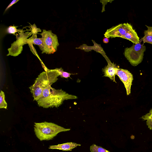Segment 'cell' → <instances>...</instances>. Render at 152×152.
Returning a JSON list of instances; mask_svg holds the SVG:
<instances>
[{"mask_svg": "<svg viewBox=\"0 0 152 152\" xmlns=\"http://www.w3.org/2000/svg\"><path fill=\"white\" fill-rule=\"evenodd\" d=\"M77 98L76 96L69 94L61 89H56L49 86L43 89L41 96L37 102L39 106L43 108L58 107L65 100Z\"/></svg>", "mask_w": 152, "mask_h": 152, "instance_id": "1", "label": "cell"}, {"mask_svg": "<svg viewBox=\"0 0 152 152\" xmlns=\"http://www.w3.org/2000/svg\"><path fill=\"white\" fill-rule=\"evenodd\" d=\"M59 76V72L57 68L48 69L40 74L34 83L29 87L34 98L33 101H37L41 96L43 89L56 82Z\"/></svg>", "mask_w": 152, "mask_h": 152, "instance_id": "2", "label": "cell"}, {"mask_svg": "<svg viewBox=\"0 0 152 152\" xmlns=\"http://www.w3.org/2000/svg\"><path fill=\"white\" fill-rule=\"evenodd\" d=\"M34 129L36 137L41 141L52 139L59 132L70 130V129H65L54 123L46 121L34 123Z\"/></svg>", "mask_w": 152, "mask_h": 152, "instance_id": "3", "label": "cell"}, {"mask_svg": "<svg viewBox=\"0 0 152 152\" xmlns=\"http://www.w3.org/2000/svg\"><path fill=\"white\" fill-rule=\"evenodd\" d=\"M142 41V38L139 42L137 44H133L130 48L125 49L124 54L131 64L135 66L141 62L143 60L144 53L146 50V47L144 44H141Z\"/></svg>", "mask_w": 152, "mask_h": 152, "instance_id": "4", "label": "cell"}, {"mask_svg": "<svg viewBox=\"0 0 152 152\" xmlns=\"http://www.w3.org/2000/svg\"><path fill=\"white\" fill-rule=\"evenodd\" d=\"M42 36L43 48L42 53L51 54L56 51L59 45L57 36L53 34L51 30L43 29L40 34Z\"/></svg>", "mask_w": 152, "mask_h": 152, "instance_id": "5", "label": "cell"}, {"mask_svg": "<svg viewBox=\"0 0 152 152\" xmlns=\"http://www.w3.org/2000/svg\"><path fill=\"white\" fill-rule=\"evenodd\" d=\"M133 28L131 24L128 23L119 24L108 29L104 34L105 37L121 38L128 31Z\"/></svg>", "mask_w": 152, "mask_h": 152, "instance_id": "6", "label": "cell"}, {"mask_svg": "<svg viewBox=\"0 0 152 152\" xmlns=\"http://www.w3.org/2000/svg\"><path fill=\"white\" fill-rule=\"evenodd\" d=\"M116 74L124 83L126 89L127 95L131 93V88L133 80L132 75L127 70L118 68Z\"/></svg>", "mask_w": 152, "mask_h": 152, "instance_id": "7", "label": "cell"}, {"mask_svg": "<svg viewBox=\"0 0 152 152\" xmlns=\"http://www.w3.org/2000/svg\"><path fill=\"white\" fill-rule=\"evenodd\" d=\"M105 58L107 61L108 64L102 69L104 76L109 77L113 82L116 83L115 77L116 75V71L118 67L114 63H112L107 57Z\"/></svg>", "mask_w": 152, "mask_h": 152, "instance_id": "8", "label": "cell"}, {"mask_svg": "<svg viewBox=\"0 0 152 152\" xmlns=\"http://www.w3.org/2000/svg\"><path fill=\"white\" fill-rule=\"evenodd\" d=\"M24 45L20 41L16 39L15 41L11 44V47L8 49L9 53L7 56H18L21 53L23 50V46Z\"/></svg>", "mask_w": 152, "mask_h": 152, "instance_id": "9", "label": "cell"}, {"mask_svg": "<svg viewBox=\"0 0 152 152\" xmlns=\"http://www.w3.org/2000/svg\"><path fill=\"white\" fill-rule=\"evenodd\" d=\"M92 40L94 44V45L93 46H88L86 44H83L80 45L79 47L76 48L80 49L87 52L90 51L92 50H93L96 52L101 53L105 58L107 56L105 55V53L103 50V48L101 47L100 45L96 43L94 41Z\"/></svg>", "mask_w": 152, "mask_h": 152, "instance_id": "10", "label": "cell"}, {"mask_svg": "<svg viewBox=\"0 0 152 152\" xmlns=\"http://www.w3.org/2000/svg\"><path fill=\"white\" fill-rule=\"evenodd\" d=\"M81 145L80 144L75 142H68L55 145L50 146L49 149H56L64 151H71L77 146Z\"/></svg>", "mask_w": 152, "mask_h": 152, "instance_id": "11", "label": "cell"}, {"mask_svg": "<svg viewBox=\"0 0 152 152\" xmlns=\"http://www.w3.org/2000/svg\"><path fill=\"white\" fill-rule=\"evenodd\" d=\"M121 38L127 39L135 44L139 43L140 41L139 37L133 28L126 33Z\"/></svg>", "mask_w": 152, "mask_h": 152, "instance_id": "12", "label": "cell"}, {"mask_svg": "<svg viewBox=\"0 0 152 152\" xmlns=\"http://www.w3.org/2000/svg\"><path fill=\"white\" fill-rule=\"evenodd\" d=\"M29 45L34 44L38 45L41 50H43V46L42 38H37V34H33L28 39Z\"/></svg>", "mask_w": 152, "mask_h": 152, "instance_id": "13", "label": "cell"}, {"mask_svg": "<svg viewBox=\"0 0 152 152\" xmlns=\"http://www.w3.org/2000/svg\"><path fill=\"white\" fill-rule=\"evenodd\" d=\"M147 30L144 31V36L142 38L143 43H148L152 44V26L145 25Z\"/></svg>", "mask_w": 152, "mask_h": 152, "instance_id": "14", "label": "cell"}, {"mask_svg": "<svg viewBox=\"0 0 152 152\" xmlns=\"http://www.w3.org/2000/svg\"><path fill=\"white\" fill-rule=\"evenodd\" d=\"M24 31L20 32L19 34H17L16 38L17 39L19 40L22 42L24 45L26 44H29L28 39H27V38L31 35L30 34V32L27 31L24 33Z\"/></svg>", "mask_w": 152, "mask_h": 152, "instance_id": "15", "label": "cell"}, {"mask_svg": "<svg viewBox=\"0 0 152 152\" xmlns=\"http://www.w3.org/2000/svg\"><path fill=\"white\" fill-rule=\"evenodd\" d=\"M143 120H146V124L150 130H152V109L148 113L141 118Z\"/></svg>", "mask_w": 152, "mask_h": 152, "instance_id": "16", "label": "cell"}, {"mask_svg": "<svg viewBox=\"0 0 152 152\" xmlns=\"http://www.w3.org/2000/svg\"><path fill=\"white\" fill-rule=\"evenodd\" d=\"M18 27L14 25L13 26H10L7 28L6 32L7 34H12L15 35V33L17 32L20 33L26 31L23 30V29H17V28Z\"/></svg>", "mask_w": 152, "mask_h": 152, "instance_id": "17", "label": "cell"}, {"mask_svg": "<svg viewBox=\"0 0 152 152\" xmlns=\"http://www.w3.org/2000/svg\"><path fill=\"white\" fill-rule=\"evenodd\" d=\"M90 151L91 152H110L102 147L93 144L90 147Z\"/></svg>", "mask_w": 152, "mask_h": 152, "instance_id": "18", "label": "cell"}, {"mask_svg": "<svg viewBox=\"0 0 152 152\" xmlns=\"http://www.w3.org/2000/svg\"><path fill=\"white\" fill-rule=\"evenodd\" d=\"M7 103L5 100V96L4 92L1 91L0 93V108L7 109Z\"/></svg>", "mask_w": 152, "mask_h": 152, "instance_id": "19", "label": "cell"}, {"mask_svg": "<svg viewBox=\"0 0 152 152\" xmlns=\"http://www.w3.org/2000/svg\"><path fill=\"white\" fill-rule=\"evenodd\" d=\"M30 26H29L30 29L31 31L30 34L31 35L33 34H37L38 32H41V30L40 28H37L35 24L32 25L30 24Z\"/></svg>", "mask_w": 152, "mask_h": 152, "instance_id": "20", "label": "cell"}, {"mask_svg": "<svg viewBox=\"0 0 152 152\" xmlns=\"http://www.w3.org/2000/svg\"><path fill=\"white\" fill-rule=\"evenodd\" d=\"M59 72L60 76L61 77H64L67 78L68 77H70V76L73 74L70 73L68 72H64L63 69L61 68H57Z\"/></svg>", "mask_w": 152, "mask_h": 152, "instance_id": "21", "label": "cell"}, {"mask_svg": "<svg viewBox=\"0 0 152 152\" xmlns=\"http://www.w3.org/2000/svg\"><path fill=\"white\" fill-rule=\"evenodd\" d=\"M19 0H13L8 5V6L5 9V12L6 10H7L9 8H10L12 6L13 4L16 3L17 2L19 1Z\"/></svg>", "mask_w": 152, "mask_h": 152, "instance_id": "22", "label": "cell"}, {"mask_svg": "<svg viewBox=\"0 0 152 152\" xmlns=\"http://www.w3.org/2000/svg\"><path fill=\"white\" fill-rule=\"evenodd\" d=\"M109 42V39L107 38H104L103 39V42L104 43H107Z\"/></svg>", "mask_w": 152, "mask_h": 152, "instance_id": "23", "label": "cell"}]
</instances>
